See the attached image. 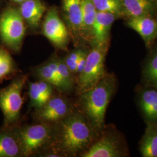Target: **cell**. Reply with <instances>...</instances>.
<instances>
[{
  "label": "cell",
  "instance_id": "23",
  "mask_svg": "<svg viewBox=\"0 0 157 157\" xmlns=\"http://www.w3.org/2000/svg\"><path fill=\"white\" fill-rule=\"evenodd\" d=\"M97 11L111 13L117 17L124 15L120 0H92Z\"/></svg>",
  "mask_w": 157,
  "mask_h": 157
},
{
  "label": "cell",
  "instance_id": "18",
  "mask_svg": "<svg viewBox=\"0 0 157 157\" xmlns=\"http://www.w3.org/2000/svg\"><path fill=\"white\" fill-rule=\"evenodd\" d=\"M143 157H157V122H148L140 146Z\"/></svg>",
  "mask_w": 157,
  "mask_h": 157
},
{
  "label": "cell",
  "instance_id": "24",
  "mask_svg": "<svg viewBox=\"0 0 157 157\" xmlns=\"http://www.w3.org/2000/svg\"><path fill=\"white\" fill-rule=\"evenodd\" d=\"M144 76L148 83L157 89V51L149 58L144 69Z\"/></svg>",
  "mask_w": 157,
  "mask_h": 157
},
{
  "label": "cell",
  "instance_id": "9",
  "mask_svg": "<svg viewBox=\"0 0 157 157\" xmlns=\"http://www.w3.org/2000/svg\"><path fill=\"white\" fill-rule=\"evenodd\" d=\"M117 17L111 13L97 11L93 27L91 41L94 46H108L110 30Z\"/></svg>",
  "mask_w": 157,
  "mask_h": 157
},
{
  "label": "cell",
  "instance_id": "14",
  "mask_svg": "<svg viewBox=\"0 0 157 157\" xmlns=\"http://www.w3.org/2000/svg\"><path fill=\"white\" fill-rule=\"evenodd\" d=\"M46 10V6L41 0H25L20 4L19 12L24 21L32 29L39 25Z\"/></svg>",
  "mask_w": 157,
  "mask_h": 157
},
{
  "label": "cell",
  "instance_id": "2",
  "mask_svg": "<svg viewBox=\"0 0 157 157\" xmlns=\"http://www.w3.org/2000/svg\"><path fill=\"white\" fill-rule=\"evenodd\" d=\"M115 90V76L105 75L95 86L79 94L80 111L84 114L97 130L104 128L107 107Z\"/></svg>",
  "mask_w": 157,
  "mask_h": 157
},
{
  "label": "cell",
  "instance_id": "12",
  "mask_svg": "<svg viewBox=\"0 0 157 157\" xmlns=\"http://www.w3.org/2000/svg\"><path fill=\"white\" fill-rule=\"evenodd\" d=\"M82 157H118L121 156L118 144L110 136H104L84 151Z\"/></svg>",
  "mask_w": 157,
  "mask_h": 157
},
{
  "label": "cell",
  "instance_id": "20",
  "mask_svg": "<svg viewBox=\"0 0 157 157\" xmlns=\"http://www.w3.org/2000/svg\"><path fill=\"white\" fill-rule=\"evenodd\" d=\"M140 105L148 122H157V90L143 91L140 97Z\"/></svg>",
  "mask_w": 157,
  "mask_h": 157
},
{
  "label": "cell",
  "instance_id": "3",
  "mask_svg": "<svg viewBox=\"0 0 157 157\" xmlns=\"http://www.w3.org/2000/svg\"><path fill=\"white\" fill-rule=\"evenodd\" d=\"M23 157H30L50 147L54 140L55 124L48 122L15 128Z\"/></svg>",
  "mask_w": 157,
  "mask_h": 157
},
{
  "label": "cell",
  "instance_id": "27",
  "mask_svg": "<svg viewBox=\"0 0 157 157\" xmlns=\"http://www.w3.org/2000/svg\"><path fill=\"white\" fill-rule=\"evenodd\" d=\"M12 1H13V2H15V3L21 4L22 2H23L24 1H25V0H12Z\"/></svg>",
  "mask_w": 157,
  "mask_h": 157
},
{
  "label": "cell",
  "instance_id": "4",
  "mask_svg": "<svg viewBox=\"0 0 157 157\" xmlns=\"http://www.w3.org/2000/svg\"><path fill=\"white\" fill-rule=\"evenodd\" d=\"M27 79L26 75L17 76L8 86L0 89V109L4 115V127H13L19 119L23 105L22 92Z\"/></svg>",
  "mask_w": 157,
  "mask_h": 157
},
{
  "label": "cell",
  "instance_id": "22",
  "mask_svg": "<svg viewBox=\"0 0 157 157\" xmlns=\"http://www.w3.org/2000/svg\"><path fill=\"white\" fill-rule=\"evenodd\" d=\"M56 68L59 77L64 86L66 93L69 92L73 89L75 80L73 73L71 72L63 59L55 58Z\"/></svg>",
  "mask_w": 157,
  "mask_h": 157
},
{
  "label": "cell",
  "instance_id": "19",
  "mask_svg": "<svg viewBox=\"0 0 157 157\" xmlns=\"http://www.w3.org/2000/svg\"><path fill=\"white\" fill-rule=\"evenodd\" d=\"M82 37L92 40L93 27L97 11L92 0H82Z\"/></svg>",
  "mask_w": 157,
  "mask_h": 157
},
{
  "label": "cell",
  "instance_id": "5",
  "mask_svg": "<svg viewBox=\"0 0 157 157\" xmlns=\"http://www.w3.org/2000/svg\"><path fill=\"white\" fill-rule=\"evenodd\" d=\"M108 46H94L87 54L82 72L76 79V91L79 95L95 86L105 76V59Z\"/></svg>",
  "mask_w": 157,
  "mask_h": 157
},
{
  "label": "cell",
  "instance_id": "7",
  "mask_svg": "<svg viewBox=\"0 0 157 157\" xmlns=\"http://www.w3.org/2000/svg\"><path fill=\"white\" fill-rule=\"evenodd\" d=\"M43 33L58 48L65 50L69 41V32L62 21L56 7L47 13L43 24Z\"/></svg>",
  "mask_w": 157,
  "mask_h": 157
},
{
  "label": "cell",
  "instance_id": "15",
  "mask_svg": "<svg viewBox=\"0 0 157 157\" xmlns=\"http://www.w3.org/2000/svg\"><path fill=\"white\" fill-rule=\"evenodd\" d=\"M53 86L45 81L31 82L29 84L30 105L38 109L44 105L52 96Z\"/></svg>",
  "mask_w": 157,
  "mask_h": 157
},
{
  "label": "cell",
  "instance_id": "16",
  "mask_svg": "<svg viewBox=\"0 0 157 157\" xmlns=\"http://www.w3.org/2000/svg\"><path fill=\"white\" fill-rule=\"evenodd\" d=\"M124 15L129 17L151 16L155 11L154 0H120Z\"/></svg>",
  "mask_w": 157,
  "mask_h": 157
},
{
  "label": "cell",
  "instance_id": "17",
  "mask_svg": "<svg viewBox=\"0 0 157 157\" xmlns=\"http://www.w3.org/2000/svg\"><path fill=\"white\" fill-rule=\"evenodd\" d=\"M35 75L40 80L51 84L59 91L66 93L64 86L59 77L55 58L36 67L34 70Z\"/></svg>",
  "mask_w": 157,
  "mask_h": 157
},
{
  "label": "cell",
  "instance_id": "25",
  "mask_svg": "<svg viewBox=\"0 0 157 157\" xmlns=\"http://www.w3.org/2000/svg\"><path fill=\"white\" fill-rule=\"evenodd\" d=\"M86 52V51L78 49L69 53L67 56L65 57V58L63 59L67 67H69V69L73 75L76 74L77 65L80 58Z\"/></svg>",
  "mask_w": 157,
  "mask_h": 157
},
{
  "label": "cell",
  "instance_id": "6",
  "mask_svg": "<svg viewBox=\"0 0 157 157\" xmlns=\"http://www.w3.org/2000/svg\"><path fill=\"white\" fill-rule=\"evenodd\" d=\"M20 12L14 8L8 9L0 17V38L2 43L15 52L20 50L26 28Z\"/></svg>",
  "mask_w": 157,
  "mask_h": 157
},
{
  "label": "cell",
  "instance_id": "11",
  "mask_svg": "<svg viewBox=\"0 0 157 157\" xmlns=\"http://www.w3.org/2000/svg\"><path fill=\"white\" fill-rule=\"evenodd\" d=\"M127 25L139 34L147 45L157 37V21L151 16L129 17Z\"/></svg>",
  "mask_w": 157,
  "mask_h": 157
},
{
  "label": "cell",
  "instance_id": "1",
  "mask_svg": "<svg viewBox=\"0 0 157 157\" xmlns=\"http://www.w3.org/2000/svg\"><path fill=\"white\" fill-rule=\"evenodd\" d=\"M97 130L80 111H73L55 123V135L50 147L58 157H76L90 147Z\"/></svg>",
  "mask_w": 157,
  "mask_h": 157
},
{
  "label": "cell",
  "instance_id": "21",
  "mask_svg": "<svg viewBox=\"0 0 157 157\" xmlns=\"http://www.w3.org/2000/svg\"><path fill=\"white\" fill-rule=\"evenodd\" d=\"M17 65L8 51L0 48V83L16 73Z\"/></svg>",
  "mask_w": 157,
  "mask_h": 157
},
{
  "label": "cell",
  "instance_id": "13",
  "mask_svg": "<svg viewBox=\"0 0 157 157\" xmlns=\"http://www.w3.org/2000/svg\"><path fill=\"white\" fill-rule=\"evenodd\" d=\"M22 156L21 146L15 128L0 129V157Z\"/></svg>",
  "mask_w": 157,
  "mask_h": 157
},
{
  "label": "cell",
  "instance_id": "8",
  "mask_svg": "<svg viewBox=\"0 0 157 157\" xmlns=\"http://www.w3.org/2000/svg\"><path fill=\"white\" fill-rule=\"evenodd\" d=\"M72 104L63 96H52L39 109H36L35 118L40 122L56 123L73 112Z\"/></svg>",
  "mask_w": 157,
  "mask_h": 157
},
{
  "label": "cell",
  "instance_id": "26",
  "mask_svg": "<svg viewBox=\"0 0 157 157\" xmlns=\"http://www.w3.org/2000/svg\"><path fill=\"white\" fill-rule=\"evenodd\" d=\"M87 54L88 53L87 52H86L80 58V59L78 60V65H77L76 74L79 75L80 73L82 72V71L83 70L84 65H85V63H86V60Z\"/></svg>",
  "mask_w": 157,
  "mask_h": 157
},
{
  "label": "cell",
  "instance_id": "28",
  "mask_svg": "<svg viewBox=\"0 0 157 157\" xmlns=\"http://www.w3.org/2000/svg\"><path fill=\"white\" fill-rule=\"evenodd\" d=\"M154 1H157V0H154Z\"/></svg>",
  "mask_w": 157,
  "mask_h": 157
},
{
  "label": "cell",
  "instance_id": "10",
  "mask_svg": "<svg viewBox=\"0 0 157 157\" xmlns=\"http://www.w3.org/2000/svg\"><path fill=\"white\" fill-rule=\"evenodd\" d=\"M62 8L71 33L76 38L82 37V0H62Z\"/></svg>",
  "mask_w": 157,
  "mask_h": 157
}]
</instances>
